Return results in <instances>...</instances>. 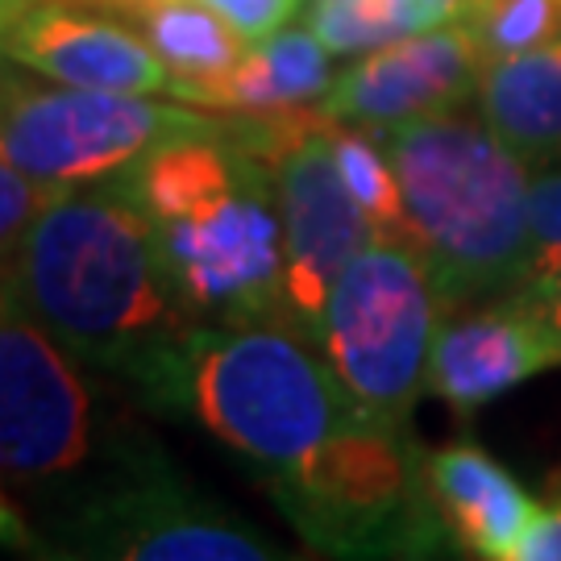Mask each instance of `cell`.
Listing matches in <instances>:
<instances>
[{
    "label": "cell",
    "mask_w": 561,
    "mask_h": 561,
    "mask_svg": "<svg viewBox=\"0 0 561 561\" xmlns=\"http://www.w3.org/2000/svg\"><path fill=\"white\" fill-rule=\"evenodd\" d=\"M524 296L533 300V308L541 312L545 321L558 329V337H561V275L558 279H541V283H524L520 287Z\"/></svg>",
    "instance_id": "obj_24"
},
{
    "label": "cell",
    "mask_w": 561,
    "mask_h": 561,
    "mask_svg": "<svg viewBox=\"0 0 561 561\" xmlns=\"http://www.w3.org/2000/svg\"><path fill=\"white\" fill-rule=\"evenodd\" d=\"M208 4L233 25L250 46L262 38H271V34H279L283 25H287V18L300 9V0H208Z\"/></svg>",
    "instance_id": "obj_22"
},
{
    "label": "cell",
    "mask_w": 561,
    "mask_h": 561,
    "mask_svg": "<svg viewBox=\"0 0 561 561\" xmlns=\"http://www.w3.org/2000/svg\"><path fill=\"white\" fill-rule=\"evenodd\" d=\"M92 458V396L62 350L0 275V486H38Z\"/></svg>",
    "instance_id": "obj_10"
},
{
    "label": "cell",
    "mask_w": 561,
    "mask_h": 561,
    "mask_svg": "<svg viewBox=\"0 0 561 561\" xmlns=\"http://www.w3.org/2000/svg\"><path fill=\"white\" fill-rule=\"evenodd\" d=\"M333 88L329 46L312 30H279L271 38L254 42L241 62L225 76L208 96L204 108H229L245 117H271L300 108L312 96H324Z\"/></svg>",
    "instance_id": "obj_16"
},
{
    "label": "cell",
    "mask_w": 561,
    "mask_h": 561,
    "mask_svg": "<svg viewBox=\"0 0 561 561\" xmlns=\"http://www.w3.org/2000/svg\"><path fill=\"white\" fill-rule=\"evenodd\" d=\"M442 296L416 245L375 238L324 304L321 354L362 416L400 428L428 387Z\"/></svg>",
    "instance_id": "obj_4"
},
{
    "label": "cell",
    "mask_w": 561,
    "mask_h": 561,
    "mask_svg": "<svg viewBox=\"0 0 561 561\" xmlns=\"http://www.w3.org/2000/svg\"><path fill=\"white\" fill-rule=\"evenodd\" d=\"M167 275L192 321H283V221L271 167L238 146L221 180L150 221Z\"/></svg>",
    "instance_id": "obj_5"
},
{
    "label": "cell",
    "mask_w": 561,
    "mask_h": 561,
    "mask_svg": "<svg viewBox=\"0 0 561 561\" xmlns=\"http://www.w3.org/2000/svg\"><path fill=\"white\" fill-rule=\"evenodd\" d=\"M55 196H59V187L25 175L18 159L0 141V266L18 254L25 233L34 229V221L46 213V204L55 201Z\"/></svg>",
    "instance_id": "obj_20"
},
{
    "label": "cell",
    "mask_w": 561,
    "mask_h": 561,
    "mask_svg": "<svg viewBox=\"0 0 561 561\" xmlns=\"http://www.w3.org/2000/svg\"><path fill=\"white\" fill-rule=\"evenodd\" d=\"M141 38L171 67V96L204 108V96L241 62L250 42L204 0H154L134 13Z\"/></svg>",
    "instance_id": "obj_17"
},
{
    "label": "cell",
    "mask_w": 561,
    "mask_h": 561,
    "mask_svg": "<svg viewBox=\"0 0 561 561\" xmlns=\"http://www.w3.org/2000/svg\"><path fill=\"white\" fill-rule=\"evenodd\" d=\"M329 141L337 154L341 180L362 204V213L370 217L375 233L416 245L412 225H408V208H403L400 175H396V162L387 154V146H379L370 134H358V125H345L333 117H329Z\"/></svg>",
    "instance_id": "obj_18"
},
{
    "label": "cell",
    "mask_w": 561,
    "mask_h": 561,
    "mask_svg": "<svg viewBox=\"0 0 561 561\" xmlns=\"http://www.w3.org/2000/svg\"><path fill=\"white\" fill-rule=\"evenodd\" d=\"M59 558H121V561H271L279 549L229 520L171 474L138 466L125 479L88 491L62 524L42 537Z\"/></svg>",
    "instance_id": "obj_9"
},
{
    "label": "cell",
    "mask_w": 561,
    "mask_h": 561,
    "mask_svg": "<svg viewBox=\"0 0 561 561\" xmlns=\"http://www.w3.org/2000/svg\"><path fill=\"white\" fill-rule=\"evenodd\" d=\"M482 121L524 162L561 159V42L486 62Z\"/></svg>",
    "instance_id": "obj_15"
},
{
    "label": "cell",
    "mask_w": 561,
    "mask_h": 561,
    "mask_svg": "<svg viewBox=\"0 0 561 561\" xmlns=\"http://www.w3.org/2000/svg\"><path fill=\"white\" fill-rule=\"evenodd\" d=\"M486 59L466 21H449L379 50H366L324 92L321 113L345 125L391 129L403 121L454 113L482 83Z\"/></svg>",
    "instance_id": "obj_11"
},
{
    "label": "cell",
    "mask_w": 561,
    "mask_h": 561,
    "mask_svg": "<svg viewBox=\"0 0 561 561\" xmlns=\"http://www.w3.org/2000/svg\"><path fill=\"white\" fill-rule=\"evenodd\" d=\"M400 175L412 241L442 304L528 279V162L486 121L416 117L379 129Z\"/></svg>",
    "instance_id": "obj_3"
},
{
    "label": "cell",
    "mask_w": 561,
    "mask_h": 561,
    "mask_svg": "<svg viewBox=\"0 0 561 561\" xmlns=\"http://www.w3.org/2000/svg\"><path fill=\"white\" fill-rule=\"evenodd\" d=\"M9 296L80 366L141 387L196 321L125 180L67 187L0 266Z\"/></svg>",
    "instance_id": "obj_1"
},
{
    "label": "cell",
    "mask_w": 561,
    "mask_h": 561,
    "mask_svg": "<svg viewBox=\"0 0 561 561\" xmlns=\"http://www.w3.org/2000/svg\"><path fill=\"white\" fill-rule=\"evenodd\" d=\"M561 275V171H545L528 192V279Z\"/></svg>",
    "instance_id": "obj_21"
},
{
    "label": "cell",
    "mask_w": 561,
    "mask_h": 561,
    "mask_svg": "<svg viewBox=\"0 0 561 561\" xmlns=\"http://www.w3.org/2000/svg\"><path fill=\"white\" fill-rule=\"evenodd\" d=\"M549 366H561L558 329L524 291H516L486 312L442 324L428 362V387L458 412H474Z\"/></svg>",
    "instance_id": "obj_13"
},
{
    "label": "cell",
    "mask_w": 561,
    "mask_h": 561,
    "mask_svg": "<svg viewBox=\"0 0 561 561\" xmlns=\"http://www.w3.org/2000/svg\"><path fill=\"white\" fill-rule=\"evenodd\" d=\"M96 4H104V9H113V13H125V18H134L138 9H146V4H154V0H96Z\"/></svg>",
    "instance_id": "obj_25"
},
{
    "label": "cell",
    "mask_w": 561,
    "mask_h": 561,
    "mask_svg": "<svg viewBox=\"0 0 561 561\" xmlns=\"http://www.w3.org/2000/svg\"><path fill=\"white\" fill-rule=\"evenodd\" d=\"M486 62L561 42V0H466L461 18Z\"/></svg>",
    "instance_id": "obj_19"
},
{
    "label": "cell",
    "mask_w": 561,
    "mask_h": 561,
    "mask_svg": "<svg viewBox=\"0 0 561 561\" xmlns=\"http://www.w3.org/2000/svg\"><path fill=\"white\" fill-rule=\"evenodd\" d=\"M204 129H213L204 113L159 104L138 92L0 83L4 150L25 175L59 192L125 175L154 146Z\"/></svg>",
    "instance_id": "obj_7"
},
{
    "label": "cell",
    "mask_w": 561,
    "mask_h": 561,
    "mask_svg": "<svg viewBox=\"0 0 561 561\" xmlns=\"http://www.w3.org/2000/svg\"><path fill=\"white\" fill-rule=\"evenodd\" d=\"M150 400L187 408L245 458L283 474L362 421L333 366L283 321L196 324L141 382Z\"/></svg>",
    "instance_id": "obj_2"
},
{
    "label": "cell",
    "mask_w": 561,
    "mask_h": 561,
    "mask_svg": "<svg viewBox=\"0 0 561 561\" xmlns=\"http://www.w3.org/2000/svg\"><path fill=\"white\" fill-rule=\"evenodd\" d=\"M424 491L458 545L474 558H516V541L537 503L495 458L474 445H449L424 458Z\"/></svg>",
    "instance_id": "obj_14"
},
{
    "label": "cell",
    "mask_w": 561,
    "mask_h": 561,
    "mask_svg": "<svg viewBox=\"0 0 561 561\" xmlns=\"http://www.w3.org/2000/svg\"><path fill=\"white\" fill-rule=\"evenodd\" d=\"M271 167L283 221V304L287 321L317 337L324 304L341 271L379 238L354 192L341 180L321 108H287L254 117L241 141Z\"/></svg>",
    "instance_id": "obj_6"
},
{
    "label": "cell",
    "mask_w": 561,
    "mask_h": 561,
    "mask_svg": "<svg viewBox=\"0 0 561 561\" xmlns=\"http://www.w3.org/2000/svg\"><path fill=\"white\" fill-rule=\"evenodd\" d=\"M512 561H561V500L533 512Z\"/></svg>",
    "instance_id": "obj_23"
},
{
    "label": "cell",
    "mask_w": 561,
    "mask_h": 561,
    "mask_svg": "<svg viewBox=\"0 0 561 561\" xmlns=\"http://www.w3.org/2000/svg\"><path fill=\"white\" fill-rule=\"evenodd\" d=\"M275 500L300 524V533L333 553H370L416 541L424 500L412 491V466L391 428L370 416L341 428L300 466L271 474Z\"/></svg>",
    "instance_id": "obj_8"
},
{
    "label": "cell",
    "mask_w": 561,
    "mask_h": 561,
    "mask_svg": "<svg viewBox=\"0 0 561 561\" xmlns=\"http://www.w3.org/2000/svg\"><path fill=\"white\" fill-rule=\"evenodd\" d=\"M0 55L42 80L96 92H171V67L141 34L88 13L83 0H34L0 42Z\"/></svg>",
    "instance_id": "obj_12"
}]
</instances>
